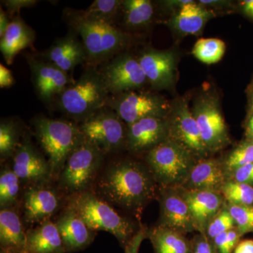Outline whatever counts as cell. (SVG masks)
Wrapping results in <instances>:
<instances>
[{"label": "cell", "mask_w": 253, "mask_h": 253, "mask_svg": "<svg viewBox=\"0 0 253 253\" xmlns=\"http://www.w3.org/2000/svg\"><path fill=\"white\" fill-rule=\"evenodd\" d=\"M226 175L223 163L212 158H203L195 163L184 184L189 190L219 193L227 181Z\"/></svg>", "instance_id": "21"}, {"label": "cell", "mask_w": 253, "mask_h": 253, "mask_svg": "<svg viewBox=\"0 0 253 253\" xmlns=\"http://www.w3.org/2000/svg\"><path fill=\"white\" fill-rule=\"evenodd\" d=\"M191 112L199 125L201 136L209 153L217 152L229 144V133L217 98L204 95L196 100Z\"/></svg>", "instance_id": "11"}, {"label": "cell", "mask_w": 253, "mask_h": 253, "mask_svg": "<svg viewBox=\"0 0 253 253\" xmlns=\"http://www.w3.org/2000/svg\"><path fill=\"white\" fill-rule=\"evenodd\" d=\"M250 120H251V121H252L253 122V115L252 116H251V118H250Z\"/></svg>", "instance_id": "48"}, {"label": "cell", "mask_w": 253, "mask_h": 253, "mask_svg": "<svg viewBox=\"0 0 253 253\" xmlns=\"http://www.w3.org/2000/svg\"><path fill=\"white\" fill-rule=\"evenodd\" d=\"M228 211L241 234L253 232V206L229 204Z\"/></svg>", "instance_id": "35"}, {"label": "cell", "mask_w": 253, "mask_h": 253, "mask_svg": "<svg viewBox=\"0 0 253 253\" xmlns=\"http://www.w3.org/2000/svg\"><path fill=\"white\" fill-rule=\"evenodd\" d=\"M235 225V221L231 217L227 208H224L210 221L206 230L208 236L211 239H214L221 233L234 229Z\"/></svg>", "instance_id": "36"}, {"label": "cell", "mask_w": 253, "mask_h": 253, "mask_svg": "<svg viewBox=\"0 0 253 253\" xmlns=\"http://www.w3.org/2000/svg\"><path fill=\"white\" fill-rule=\"evenodd\" d=\"M233 179L238 182L252 185L253 184V163L238 168L231 174Z\"/></svg>", "instance_id": "41"}, {"label": "cell", "mask_w": 253, "mask_h": 253, "mask_svg": "<svg viewBox=\"0 0 253 253\" xmlns=\"http://www.w3.org/2000/svg\"><path fill=\"white\" fill-rule=\"evenodd\" d=\"M242 234L236 229H231L221 233L213 239L214 247L218 253H231L239 244Z\"/></svg>", "instance_id": "37"}, {"label": "cell", "mask_w": 253, "mask_h": 253, "mask_svg": "<svg viewBox=\"0 0 253 253\" xmlns=\"http://www.w3.org/2000/svg\"><path fill=\"white\" fill-rule=\"evenodd\" d=\"M45 184L28 186L23 192V220L33 225L51 219L61 208V196L54 188Z\"/></svg>", "instance_id": "15"}, {"label": "cell", "mask_w": 253, "mask_h": 253, "mask_svg": "<svg viewBox=\"0 0 253 253\" xmlns=\"http://www.w3.org/2000/svg\"><path fill=\"white\" fill-rule=\"evenodd\" d=\"M24 56L31 70L35 91L44 104H50L56 101L65 89L74 83L68 73L39 55L37 56L26 53Z\"/></svg>", "instance_id": "12"}, {"label": "cell", "mask_w": 253, "mask_h": 253, "mask_svg": "<svg viewBox=\"0 0 253 253\" xmlns=\"http://www.w3.org/2000/svg\"><path fill=\"white\" fill-rule=\"evenodd\" d=\"M167 118H143L127 126L126 149L132 153L149 152L168 136Z\"/></svg>", "instance_id": "16"}, {"label": "cell", "mask_w": 253, "mask_h": 253, "mask_svg": "<svg viewBox=\"0 0 253 253\" xmlns=\"http://www.w3.org/2000/svg\"><path fill=\"white\" fill-rule=\"evenodd\" d=\"M10 23L11 21L9 20V15L1 6L0 8V38L4 36L6 30L9 28Z\"/></svg>", "instance_id": "43"}, {"label": "cell", "mask_w": 253, "mask_h": 253, "mask_svg": "<svg viewBox=\"0 0 253 253\" xmlns=\"http://www.w3.org/2000/svg\"><path fill=\"white\" fill-rule=\"evenodd\" d=\"M36 32L19 15L11 20L4 36L0 38V50L5 62L11 65L18 53L26 48H34Z\"/></svg>", "instance_id": "23"}, {"label": "cell", "mask_w": 253, "mask_h": 253, "mask_svg": "<svg viewBox=\"0 0 253 253\" xmlns=\"http://www.w3.org/2000/svg\"></svg>", "instance_id": "49"}, {"label": "cell", "mask_w": 253, "mask_h": 253, "mask_svg": "<svg viewBox=\"0 0 253 253\" xmlns=\"http://www.w3.org/2000/svg\"><path fill=\"white\" fill-rule=\"evenodd\" d=\"M63 18L81 38L86 52V66L98 68L126 51L130 44L129 33L116 26L84 19L79 10L66 8Z\"/></svg>", "instance_id": "2"}, {"label": "cell", "mask_w": 253, "mask_h": 253, "mask_svg": "<svg viewBox=\"0 0 253 253\" xmlns=\"http://www.w3.org/2000/svg\"><path fill=\"white\" fill-rule=\"evenodd\" d=\"M168 120V139L181 145L195 158H206L209 151L204 144L199 125L187 101L181 100L176 104Z\"/></svg>", "instance_id": "13"}, {"label": "cell", "mask_w": 253, "mask_h": 253, "mask_svg": "<svg viewBox=\"0 0 253 253\" xmlns=\"http://www.w3.org/2000/svg\"><path fill=\"white\" fill-rule=\"evenodd\" d=\"M154 253H191V242L182 233L158 226L149 231Z\"/></svg>", "instance_id": "27"}, {"label": "cell", "mask_w": 253, "mask_h": 253, "mask_svg": "<svg viewBox=\"0 0 253 253\" xmlns=\"http://www.w3.org/2000/svg\"><path fill=\"white\" fill-rule=\"evenodd\" d=\"M185 200L195 228L205 235L210 221L221 210L222 198L214 191L187 189L181 194Z\"/></svg>", "instance_id": "20"}, {"label": "cell", "mask_w": 253, "mask_h": 253, "mask_svg": "<svg viewBox=\"0 0 253 253\" xmlns=\"http://www.w3.org/2000/svg\"><path fill=\"white\" fill-rule=\"evenodd\" d=\"M191 253H218L214 244L205 235L197 236L191 242Z\"/></svg>", "instance_id": "40"}, {"label": "cell", "mask_w": 253, "mask_h": 253, "mask_svg": "<svg viewBox=\"0 0 253 253\" xmlns=\"http://www.w3.org/2000/svg\"><path fill=\"white\" fill-rule=\"evenodd\" d=\"M234 253H253V240H245L236 246Z\"/></svg>", "instance_id": "44"}, {"label": "cell", "mask_w": 253, "mask_h": 253, "mask_svg": "<svg viewBox=\"0 0 253 253\" xmlns=\"http://www.w3.org/2000/svg\"><path fill=\"white\" fill-rule=\"evenodd\" d=\"M221 193L229 204L252 206L253 187L249 184L227 180L221 189Z\"/></svg>", "instance_id": "33"}, {"label": "cell", "mask_w": 253, "mask_h": 253, "mask_svg": "<svg viewBox=\"0 0 253 253\" xmlns=\"http://www.w3.org/2000/svg\"><path fill=\"white\" fill-rule=\"evenodd\" d=\"M138 60L148 83L154 89H167L172 85L175 59L172 52L148 48L141 51Z\"/></svg>", "instance_id": "18"}, {"label": "cell", "mask_w": 253, "mask_h": 253, "mask_svg": "<svg viewBox=\"0 0 253 253\" xmlns=\"http://www.w3.org/2000/svg\"><path fill=\"white\" fill-rule=\"evenodd\" d=\"M98 68L110 94L137 91L148 83L138 58L126 51Z\"/></svg>", "instance_id": "10"}, {"label": "cell", "mask_w": 253, "mask_h": 253, "mask_svg": "<svg viewBox=\"0 0 253 253\" xmlns=\"http://www.w3.org/2000/svg\"><path fill=\"white\" fill-rule=\"evenodd\" d=\"M161 224L159 226L184 233L196 229L189 208L181 194L171 190L163 194L161 200Z\"/></svg>", "instance_id": "22"}, {"label": "cell", "mask_w": 253, "mask_h": 253, "mask_svg": "<svg viewBox=\"0 0 253 253\" xmlns=\"http://www.w3.org/2000/svg\"><path fill=\"white\" fill-rule=\"evenodd\" d=\"M149 236V230L144 225H141L136 234L126 245L125 253H139L141 243Z\"/></svg>", "instance_id": "39"}, {"label": "cell", "mask_w": 253, "mask_h": 253, "mask_svg": "<svg viewBox=\"0 0 253 253\" xmlns=\"http://www.w3.org/2000/svg\"><path fill=\"white\" fill-rule=\"evenodd\" d=\"M226 44L217 38H201L196 42L192 50L195 57L206 64L219 62L225 53Z\"/></svg>", "instance_id": "32"}, {"label": "cell", "mask_w": 253, "mask_h": 253, "mask_svg": "<svg viewBox=\"0 0 253 253\" xmlns=\"http://www.w3.org/2000/svg\"><path fill=\"white\" fill-rule=\"evenodd\" d=\"M105 155L85 141L69 156L58 175V186L68 196L91 191L102 169Z\"/></svg>", "instance_id": "6"}, {"label": "cell", "mask_w": 253, "mask_h": 253, "mask_svg": "<svg viewBox=\"0 0 253 253\" xmlns=\"http://www.w3.org/2000/svg\"><path fill=\"white\" fill-rule=\"evenodd\" d=\"M214 16L215 13L212 10L191 1L179 9L169 21V25L182 36L196 35Z\"/></svg>", "instance_id": "25"}, {"label": "cell", "mask_w": 253, "mask_h": 253, "mask_svg": "<svg viewBox=\"0 0 253 253\" xmlns=\"http://www.w3.org/2000/svg\"><path fill=\"white\" fill-rule=\"evenodd\" d=\"M66 207L73 210L91 230L111 233L123 248L138 231L129 219L121 215L92 190L68 196Z\"/></svg>", "instance_id": "5"}, {"label": "cell", "mask_w": 253, "mask_h": 253, "mask_svg": "<svg viewBox=\"0 0 253 253\" xmlns=\"http://www.w3.org/2000/svg\"><path fill=\"white\" fill-rule=\"evenodd\" d=\"M26 253H66L56 223L48 219L26 230Z\"/></svg>", "instance_id": "24"}, {"label": "cell", "mask_w": 253, "mask_h": 253, "mask_svg": "<svg viewBox=\"0 0 253 253\" xmlns=\"http://www.w3.org/2000/svg\"><path fill=\"white\" fill-rule=\"evenodd\" d=\"M121 0H95L85 10H79L84 19L115 26V20L121 14Z\"/></svg>", "instance_id": "30"}, {"label": "cell", "mask_w": 253, "mask_h": 253, "mask_svg": "<svg viewBox=\"0 0 253 253\" xmlns=\"http://www.w3.org/2000/svg\"><path fill=\"white\" fill-rule=\"evenodd\" d=\"M109 95L99 68L86 66L79 79L57 98L56 104L68 118L81 124L106 106Z\"/></svg>", "instance_id": "4"}, {"label": "cell", "mask_w": 253, "mask_h": 253, "mask_svg": "<svg viewBox=\"0 0 253 253\" xmlns=\"http://www.w3.org/2000/svg\"><path fill=\"white\" fill-rule=\"evenodd\" d=\"M34 134L57 177L69 156L86 141L79 125L63 119L37 116L32 121Z\"/></svg>", "instance_id": "3"}, {"label": "cell", "mask_w": 253, "mask_h": 253, "mask_svg": "<svg viewBox=\"0 0 253 253\" xmlns=\"http://www.w3.org/2000/svg\"><path fill=\"white\" fill-rule=\"evenodd\" d=\"M95 194L111 206L136 217L156 195V180L140 163L115 160L101 169L94 185Z\"/></svg>", "instance_id": "1"}, {"label": "cell", "mask_w": 253, "mask_h": 253, "mask_svg": "<svg viewBox=\"0 0 253 253\" xmlns=\"http://www.w3.org/2000/svg\"><path fill=\"white\" fill-rule=\"evenodd\" d=\"M253 163V141H246L228 155L223 163L226 174H232L238 168Z\"/></svg>", "instance_id": "34"}, {"label": "cell", "mask_w": 253, "mask_h": 253, "mask_svg": "<svg viewBox=\"0 0 253 253\" xmlns=\"http://www.w3.org/2000/svg\"><path fill=\"white\" fill-rule=\"evenodd\" d=\"M0 253H23L19 252V251H14V250L0 249Z\"/></svg>", "instance_id": "47"}, {"label": "cell", "mask_w": 253, "mask_h": 253, "mask_svg": "<svg viewBox=\"0 0 253 253\" xmlns=\"http://www.w3.org/2000/svg\"><path fill=\"white\" fill-rule=\"evenodd\" d=\"M1 4L6 8V12L11 17H13L16 13H19L23 8H29L38 4L36 0H4L1 1ZM14 18V17H13Z\"/></svg>", "instance_id": "38"}, {"label": "cell", "mask_w": 253, "mask_h": 253, "mask_svg": "<svg viewBox=\"0 0 253 253\" xmlns=\"http://www.w3.org/2000/svg\"><path fill=\"white\" fill-rule=\"evenodd\" d=\"M21 182L12 168L4 166L0 173V208H16L19 203Z\"/></svg>", "instance_id": "31"}, {"label": "cell", "mask_w": 253, "mask_h": 253, "mask_svg": "<svg viewBox=\"0 0 253 253\" xmlns=\"http://www.w3.org/2000/svg\"><path fill=\"white\" fill-rule=\"evenodd\" d=\"M0 249L26 253V231L16 208L0 211Z\"/></svg>", "instance_id": "26"}, {"label": "cell", "mask_w": 253, "mask_h": 253, "mask_svg": "<svg viewBox=\"0 0 253 253\" xmlns=\"http://www.w3.org/2000/svg\"><path fill=\"white\" fill-rule=\"evenodd\" d=\"M248 134L253 139V122L249 120V124L247 126Z\"/></svg>", "instance_id": "46"}, {"label": "cell", "mask_w": 253, "mask_h": 253, "mask_svg": "<svg viewBox=\"0 0 253 253\" xmlns=\"http://www.w3.org/2000/svg\"><path fill=\"white\" fill-rule=\"evenodd\" d=\"M66 253L79 252L94 241L96 231L91 230L71 208L66 207L56 221Z\"/></svg>", "instance_id": "19"}, {"label": "cell", "mask_w": 253, "mask_h": 253, "mask_svg": "<svg viewBox=\"0 0 253 253\" xmlns=\"http://www.w3.org/2000/svg\"><path fill=\"white\" fill-rule=\"evenodd\" d=\"M23 131L19 121L14 118H4L0 122V158L1 163L12 158L17 150Z\"/></svg>", "instance_id": "29"}, {"label": "cell", "mask_w": 253, "mask_h": 253, "mask_svg": "<svg viewBox=\"0 0 253 253\" xmlns=\"http://www.w3.org/2000/svg\"><path fill=\"white\" fill-rule=\"evenodd\" d=\"M12 169L21 184L28 186L49 183L52 179L47 159L36 149L28 134L23 135L14 155Z\"/></svg>", "instance_id": "14"}, {"label": "cell", "mask_w": 253, "mask_h": 253, "mask_svg": "<svg viewBox=\"0 0 253 253\" xmlns=\"http://www.w3.org/2000/svg\"><path fill=\"white\" fill-rule=\"evenodd\" d=\"M15 83V79L10 70L0 64V88H9Z\"/></svg>", "instance_id": "42"}, {"label": "cell", "mask_w": 253, "mask_h": 253, "mask_svg": "<svg viewBox=\"0 0 253 253\" xmlns=\"http://www.w3.org/2000/svg\"><path fill=\"white\" fill-rule=\"evenodd\" d=\"M121 14L125 27L139 29L149 26L154 15V8L149 0H124Z\"/></svg>", "instance_id": "28"}, {"label": "cell", "mask_w": 253, "mask_h": 253, "mask_svg": "<svg viewBox=\"0 0 253 253\" xmlns=\"http://www.w3.org/2000/svg\"><path fill=\"white\" fill-rule=\"evenodd\" d=\"M38 55L68 73L78 65L86 63L85 48L78 33L72 29L64 37L55 40L47 49Z\"/></svg>", "instance_id": "17"}, {"label": "cell", "mask_w": 253, "mask_h": 253, "mask_svg": "<svg viewBox=\"0 0 253 253\" xmlns=\"http://www.w3.org/2000/svg\"><path fill=\"white\" fill-rule=\"evenodd\" d=\"M106 106L117 113L126 126L143 118H167L172 111L161 96L137 91L110 94Z\"/></svg>", "instance_id": "9"}, {"label": "cell", "mask_w": 253, "mask_h": 253, "mask_svg": "<svg viewBox=\"0 0 253 253\" xmlns=\"http://www.w3.org/2000/svg\"><path fill=\"white\" fill-rule=\"evenodd\" d=\"M126 124L113 109L105 106L79 126L86 140L107 155L126 147Z\"/></svg>", "instance_id": "8"}, {"label": "cell", "mask_w": 253, "mask_h": 253, "mask_svg": "<svg viewBox=\"0 0 253 253\" xmlns=\"http://www.w3.org/2000/svg\"><path fill=\"white\" fill-rule=\"evenodd\" d=\"M155 180L164 187L184 184L195 165V158L181 145L167 139L146 154Z\"/></svg>", "instance_id": "7"}, {"label": "cell", "mask_w": 253, "mask_h": 253, "mask_svg": "<svg viewBox=\"0 0 253 253\" xmlns=\"http://www.w3.org/2000/svg\"><path fill=\"white\" fill-rule=\"evenodd\" d=\"M240 5L244 14L253 19V0H244L240 2Z\"/></svg>", "instance_id": "45"}]
</instances>
